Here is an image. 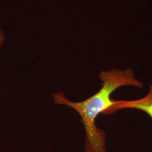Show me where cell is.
<instances>
[{"mask_svg": "<svg viewBox=\"0 0 152 152\" xmlns=\"http://www.w3.org/2000/svg\"><path fill=\"white\" fill-rule=\"evenodd\" d=\"M124 109H135L146 113L152 119V83L149 91L143 98L134 100H115L114 106L109 109L106 115L113 114L118 110Z\"/></svg>", "mask_w": 152, "mask_h": 152, "instance_id": "7a4b0ae2", "label": "cell"}, {"mask_svg": "<svg viewBox=\"0 0 152 152\" xmlns=\"http://www.w3.org/2000/svg\"><path fill=\"white\" fill-rule=\"evenodd\" d=\"M99 78L102 82L100 90L82 102L70 101L63 92L53 94L55 103L69 107L80 115L86 133L85 152H107L106 133L98 127L95 122L99 114L106 115L109 109L115 105V100L111 98L112 93L124 86L139 88L144 87V84L136 78L134 72L130 68L124 70L113 68L102 71Z\"/></svg>", "mask_w": 152, "mask_h": 152, "instance_id": "6da1fadb", "label": "cell"}, {"mask_svg": "<svg viewBox=\"0 0 152 152\" xmlns=\"http://www.w3.org/2000/svg\"><path fill=\"white\" fill-rule=\"evenodd\" d=\"M5 41V34L2 29V28L0 25V47L4 44Z\"/></svg>", "mask_w": 152, "mask_h": 152, "instance_id": "3957f363", "label": "cell"}]
</instances>
